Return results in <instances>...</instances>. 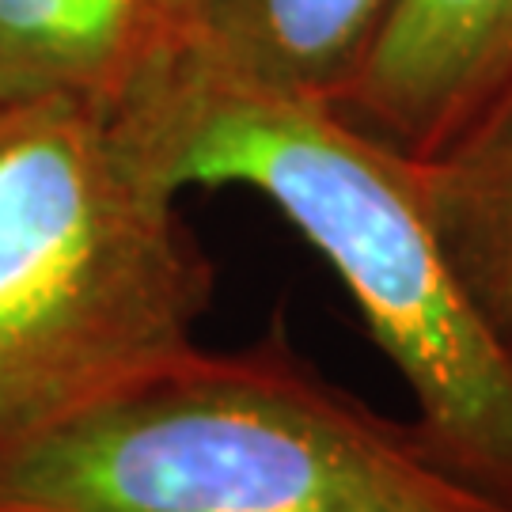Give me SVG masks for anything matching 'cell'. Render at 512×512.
Returning a JSON list of instances; mask_svg holds the SVG:
<instances>
[{
    "mask_svg": "<svg viewBox=\"0 0 512 512\" xmlns=\"http://www.w3.org/2000/svg\"><path fill=\"white\" fill-rule=\"evenodd\" d=\"M110 114L167 194L247 186L277 205L342 277L425 437L512 501V349L444 251L414 156L330 103L239 84L190 50Z\"/></svg>",
    "mask_w": 512,
    "mask_h": 512,
    "instance_id": "6da1fadb",
    "label": "cell"
},
{
    "mask_svg": "<svg viewBox=\"0 0 512 512\" xmlns=\"http://www.w3.org/2000/svg\"><path fill=\"white\" fill-rule=\"evenodd\" d=\"M0 512H512L425 437L330 384L274 327L186 346L0 440Z\"/></svg>",
    "mask_w": 512,
    "mask_h": 512,
    "instance_id": "7a4b0ae2",
    "label": "cell"
},
{
    "mask_svg": "<svg viewBox=\"0 0 512 512\" xmlns=\"http://www.w3.org/2000/svg\"><path fill=\"white\" fill-rule=\"evenodd\" d=\"M213 266L114 114L0 103V440L194 346Z\"/></svg>",
    "mask_w": 512,
    "mask_h": 512,
    "instance_id": "3957f363",
    "label": "cell"
},
{
    "mask_svg": "<svg viewBox=\"0 0 512 512\" xmlns=\"http://www.w3.org/2000/svg\"><path fill=\"white\" fill-rule=\"evenodd\" d=\"M509 84L512 0H403L334 110L425 160Z\"/></svg>",
    "mask_w": 512,
    "mask_h": 512,
    "instance_id": "277c9868",
    "label": "cell"
},
{
    "mask_svg": "<svg viewBox=\"0 0 512 512\" xmlns=\"http://www.w3.org/2000/svg\"><path fill=\"white\" fill-rule=\"evenodd\" d=\"M194 38V0H0V103L118 107Z\"/></svg>",
    "mask_w": 512,
    "mask_h": 512,
    "instance_id": "5b68a950",
    "label": "cell"
},
{
    "mask_svg": "<svg viewBox=\"0 0 512 512\" xmlns=\"http://www.w3.org/2000/svg\"><path fill=\"white\" fill-rule=\"evenodd\" d=\"M403 0H194L190 54L262 92L338 103Z\"/></svg>",
    "mask_w": 512,
    "mask_h": 512,
    "instance_id": "8992f818",
    "label": "cell"
},
{
    "mask_svg": "<svg viewBox=\"0 0 512 512\" xmlns=\"http://www.w3.org/2000/svg\"><path fill=\"white\" fill-rule=\"evenodd\" d=\"M418 179L452 266L512 349V84L418 160Z\"/></svg>",
    "mask_w": 512,
    "mask_h": 512,
    "instance_id": "52a82bcc",
    "label": "cell"
}]
</instances>
